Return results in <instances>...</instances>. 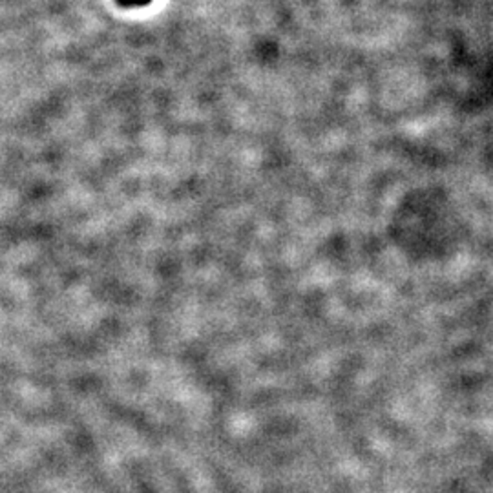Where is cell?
Segmentation results:
<instances>
[{
  "label": "cell",
  "instance_id": "6da1fadb",
  "mask_svg": "<svg viewBox=\"0 0 493 493\" xmlns=\"http://www.w3.org/2000/svg\"><path fill=\"white\" fill-rule=\"evenodd\" d=\"M124 6H142L147 4L148 0H121Z\"/></svg>",
  "mask_w": 493,
  "mask_h": 493
}]
</instances>
